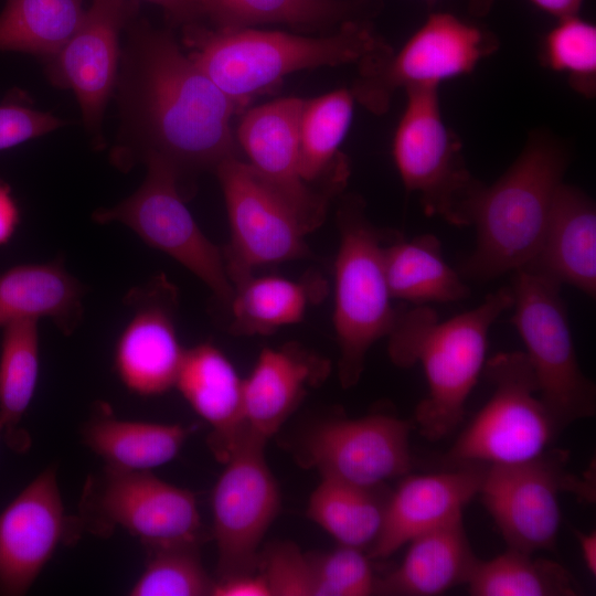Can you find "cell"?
Masks as SVG:
<instances>
[{
	"label": "cell",
	"mask_w": 596,
	"mask_h": 596,
	"mask_svg": "<svg viewBox=\"0 0 596 596\" xmlns=\"http://www.w3.org/2000/svg\"><path fill=\"white\" fill-rule=\"evenodd\" d=\"M428 3H434L437 0H425ZM468 8L471 14L476 17H485L492 9L496 0H467Z\"/></svg>",
	"instance_id": "cell-45"
},
{
	"label": "cell",
	"mask_w": 596,
	"mask_h": 596,
	"mask_svg": "<svg viewBox=\"0 0 596 596\" xmlns=\"http://www.w3.org/2000/svg\"><path fill=\"white\" fill-rule=\"evenodd\" d=\"M328 371L326 361L298 345L264 349L243 380L245 424L268 439L296 409L307 387L322 380Z\"/></svg>",
	"instance_id": "cell-22"
},
{
	"label": "cell",
	"mask_w": 596,
	"mask_h": 596,
	"mask_svg": "<svg viewBox=\"0 0 596 596\" xmlns=\"http://www.w3.org/2000/svg\"><path fill=\"white\" fill-rule=\"evenodd\" d=\"M81 525L99 535L117 526L143 545L199 544L201 519L195 497L151 471L105 467L86 485Z\"/></svg>",
	"instance_id": "cell-14"
},
{
	"label": "cell",
	"mask_w": 596,
	"mask_h": 596,
	"mask_svg": "<svg viewBox=\"0 0 596 596\" xmlns=\"http://www.w3.org/2000/svg\"><path fill=\"white\" fill-rule=\"evenodd\" d=\"M522 268L595 297L596 206L588 194L562 182L541 245Z\"/></svg>",
	"instance_id": "cell-21"
},
{
	"label": "cell",
	"mask_w": 596,
	"mask_h": 596,
	"mask_svg": "<svg viewBox=\"0 0 596 596\" xmlns=\"http://www.w3.org/2000/svg\"><path fill=\"white\" fill-rule=\"evenodd\" d=\"M499 47L498 38L483 28L446 12L432 13L395 52L361 63L351 92L355 102L381 115L397 89L437 87L471 73Z\"/></svg>",
	"instance_id": "cell-9"
},
{
	"label": "cell",
	"mask_w": 596,
	"mask_h": 596,
	"mask_svg": "<svg viewBox=\"0 0 596 596\" xmlns=\"http://www.w3.org/2000/svg\"><path fill=\"white\" fill-rule=\"evenodd\" d=\"M127 298L134 315L116 344V370L139 395L164 393L175 385L185 354L175 330V290L160 276Z\"/></svg>",
	"instance_id": "cell-19"
},
{
	"label": "cell",
	"mask_w": 596,
	"mask_h": 596,
	"mask_svg": "<svg viewBox=\"0 0 596 596\" xmlns=\"http://www.w3.org/2000/svg\"><path fill=\"white\" fill-rule=\"evenodd\" d=\"M19 222V206L8 183L0 179V245H4L11 240Z\"/></svg>",
	"instance_id": "cell-41"
},
{
	"label": "cell",
	"mask_w": 596,
	"mask_h": 596,
	"mask_svg": "<svg viewBox=\"0 0 596 596\" xmlns=\"http://www.w3.org/2000/svg\"><path fill=\"white\" fill-rule=\"evenodd\" d=\"M324 291V281L317 276L292 280L253 275L234 287L230 302L231 331L238 336H263L297 323Z\"/></svg>",
	"instance_id": "cell-30"
},
{
	"label": "cell",
	"mask_w": 596,
	"mask_h": 596,
	"mask_svg": "<svg viewBox=\"0 0 596 596\" xmlns=\"http://www.w3.org/2000/svg\"><path fill=\"white\" fill-rule=\"evenodd\" d=\"M568 153L547 130H534L521 153L476 202L473 252L458 272L462 278L488 281L524 267L535 256L563 182Z\"/></svg>",
	"instance_id": "cell-4"
},
{
	"label": "cell",
	"mask_w": 596,
	"mask_h": 596,
	"mask_svg": "<svg viewBox=\"0 0 596 596\" xmlns=\"http://www.w3.org/2000/svg\"><path fill=\"white\" fill-rule=\"evenodd\" d=\"M189 56L226 95L245 105L286 75L321 66H339L375 57L391 46L371 21L349 22L333 32L307 36L253 28L184 26Z\"/></svg>",
	"instance_id": "cell-3"
},
{
	"label": "cell",
	"mask_w": 596,
	"mask_h": 596,
	"mask_svg": "<svg viewBox=\"0 0 596 596\" xmlns=\"http://www.w3.org/2000/svg\"><path fill=\"white\" fill-rule=\"evenodd\" d=\"M483 369L492 395L449 449L447 460L456 466L514 464L541 455L562 430L540 398L525 352L498 353Z\"/></svg>",
	"instance_id": "cell-7"
},
{
	"label": "cell",
	"mask_w": 596,
	"mask_h": 596,
	"mask_svg": "<svg viewBox=\"0 0 596 596\" xmlns=\"http://www.w3.org/2000/svg\"><path fill=\"white\" fill-rule=\"evenodd\" d=\"M542 63L550 70L567 75L571 87L592 98L596 93V28L576 15L557 20L546 34Z\"/></svg>",
	"instance_id": "cell-36"
},
{
	"label": "cell",
	"mask_w": 596,
	"mask_h": 596,
	"mask_svg": "<svg viewBox=\"0 0 596 596\" xmlns=\"http://www.w3.org/2000/svg\"><path fill=\"white\" fill-rule=\"evenodd\" d=\"M258 567L265 578L270 596H313V571L310 557L298 546L281 542L270 546Z\"/></svg>",
	"instance_id": "cell-38"
},
{
	"label": "cell",
	"mask_w": 596,
	"mask_h": 596,
	"mask_svg": "<svg viewBox=\"0 0 596 596\" xmlns=\"http://www.w3.org/2000/svg\"><path fill=\"white\" fill-rule=\"evenodd\" d=\"M85 0H4L0 13V51L45 60L56 53L78 26Z\"/></svg>",
	"instance_id": "cell-32"
},
{
	"label": "cell",
	"mask_w": 596,
	"mask_h": 596,
	"mask_svg": "<svg viewBox=\"0 0 596 596\" xmlns=\"http://www.w3.org/2000/svg\"><path fill=\"white\" fill-rule=\"evenodd\" d=\"M511 285L512 323L522 338L543 404L561 430L596 413V386L582 371L560 284L520 268Z\"/></svg>",
	"instance_id": "cell-8"
},
{
	"label": "cell",
	"mask_w": 596,
	"mask_h": 596,
	"mask_svg": "<svg viewBox=\"0 0 596 596\" xmlns=\"http://www.w3.org/2000/svg\"><path fill=\"white\" fill-rule=\"evenodd\" d=\"M266 441L245 424L214 487L219 578L256 572L259 545L278 513L280 494L266 462Z\"/></svg>",
	"instance_id": "cell-13"
},
{
	"label": "cell",
	"mask_w": 596,
	"mask_h": 596,
	"mask_svg": "<svg viewBox=\"0 0 596 596\" xmlns=\"http://www.w3.org/2000/svg\"><path fill=\"white\" fill-rule=\"evenodd\" d=\"M508 547L489 561H477L467 582L473 596H577L575 577L560 563Z\"/></svg>",
	"instance_id": "cell-33"
},
{
	"label": "cell",
	"mask_w": 596,
	"mask_h": 596,
	"mask_svg": "<svg viewBox=\"0 0 596 596\" xmlns=\"http://www.w3.org/2000/svg\"><path fill=\"white\" fill-rule=\"evenodd\" d=\"M214 171L228 215L231 240L223 257L234 287L258 267L310 255L309 232L297 211L248 162L231 157Z\"/></svg>",
	"instance_id": "cell-11"
},
{
	"label": "cell",
	"mask_w": 596,
	"mask_h": 596,
	"mask_svg": "<svg viewBox=\"0 0 596 596\" xmlns=\"http://www.w3.org/2000/svg\"><path fill=\"white\" fill-rule=\"evenodd\" d=\"M406 104L393 139V157L405 189L419 195L427 215L471 226L482 181L468 169L462 145L447 126L437 87L405 89Z\"/></svg>",
	"instance_id": "cell-6"
},
{
	"label": "cell",
	"mask_w": 596,
	"mask_h": 596,
	"mask_svg": "<svg viewBox=\"0 0 596 596\" xmlns=\"http://www.w3.org/2000/svg\"><path fill=\"white\" fill-rule=\"evenodd\" d=\"M383 263L393 299L417 306L453 302L469 296L458 272L445 260L439 240L424 234L412 240L389 235L383 245Z\"/></svg>",
	"instance_id": "cell-29"
},
{
	"label": "cell",
	"mask_w": 596,
	"mask_h": 596,
	"mask_svg": "<svg viewBox=\"0 0 596 596\" xmlns=\"http://www.w3.org/2000/svg\"><path fill=\"white\" fill-rule=\"evenodd\" d=\"M83 287L55 260L14 266L0 275V327L46 318L71 334L78 326Z\"/></svg>",
	"instance_id": "cell-26"
},
{
	"label": "cell",
	"mask_w": 596,
	"mask_h": 596,
	"mask_svg": "<svg viewBox=\"0 0 596 596\" xmlns=\"http://www.w3.org/2000/svg\"><path fill=\"white\" fill-rule=\"evenodd\" d=\"M79 530V520L65 514L56 468H46L0 513V594H25L58 544Z\"/></svg>",
	"instance_id": "cell-17"
},
{
	"label": "cell",
	"mask_w": 596,
	"mask_h": 596,
	"mask_svg": "<svg viewBox=\"0 0 596 596\" xmlns=\"http://www.w3.org/2000/svg\"><path fill=\"white\" fill-rule=\"evenodd\" d=\"M215 29L280 23L302 31L333 32L349 22L371 21L380 0H194Z\"/></svg>",
	"instance_id": "cell-25"
},
{
	"label": "cell",
	"mask_w": 596,
	"mask_h": 596,
	"mask_svg": "<svg viewBox=\"0 0 596 596\" xmlns=\"http://www.w3.org/2000/svg\"><path fill=\"white\" fill-rule=\"evenodd\" d=\"M147 167L143 182L118 204L94 212L96 222H118L145 243L188 268L224 304L231 302V283L223 252L200 230L184 204L177 170L156 153L142 157Z\"/></svg>",
	"instance_id": "cell-10"
},
{
	"label": "cell",
	"mask_w": 596,
	"mask_h": 596,
	"mask_svg": "<svg viewBox=\"0 0 596 596\" xmlns=\"http://www.w3.org/2000/svg\"><path fill=\"white\" fill-rule=\"evenodd\" d=\"M354 96L340 88L305 99L299 121L300 174L332 198L342 191L349 164L339 147L351 125Z\"/></svg>",
	"instance_id": "cell-27"
},
{
	"label": "cell",
	"mask_w": 596,
	"mask_h": 596,
	"mask_svg": "<svg viewBox=\"0 0 596 596\" xmlns=\"http://www.w3.org/2000/svg\"><path fill=\"white\" fill-rule=\"evenodd\" d=\"M125 31L116 85L123 131L137 155L160 156L180 179L238 157L232 120L245 105L216 86L169 31L137 17Z\"/></svg>",
	"instance_id": "cell-1"
},
{
	"label": "cell",
	"mask_w": 596,
	"mask_h": 596,
	"mask_svg": "<svg viewBox=\"0 0 596 596\" xmlns=\"http://www.w3.org/2000/svg\"><path fill=\"white\" fill-rule=\"evenodd\" d=\"M583 560L587 570L592 575L596 574V531L593 530L589 533H583L575 531Z\"/></svg>",
	"instance_id": "cell-44"
},
{
	"label": "cell",
	"mask_w": 596,
	"mask_h": 596,
	"mask_svg": "<svg viewBox=\"0 0 596 596\" xmlns=\"http://www.w3.org/2000/svg\"><path fill=\"white\" fill-rule=\"evenodd\" d=\"M411 428L408 421L386 414L333 419L310 432L301 459L321 477L382 487L411 469Z\"/></svg>",
	"instance_id": "cell-16"
},
{
	"label": "cell",
	"mask_w": 596,
	"mask_h": 596,
	"mask_svg": "<svg viewBox=\"0 0 596 596\" xmlns=\"http://www.w3.org/2000/svg\"><path fill=\"white\" fill-rule=\"evenodd\" d=\"M488 465L465 464L437 473L409 476L389 496L369 557L385 558L415 536L462 515L480 492Z\"/></svg>",
	"instance_id": "cell-20"
},
{
	"label": "cell",
	"mask_w": 596,
	"mask_h": 596,
	"mask_svg": "<svg viewBox=\"0 0 596 596\" xmlns=\"http://www.w3.org/2000/svg\"><path fill=\"white\" fill-rule=\"evenodd\" d=\"M67 123L13 95L0 104V150L44 136Z\"/></svg>",
	"instance_id": "cell-39"
},
{
	"label": "cell",
	"mask_w": 596,
	"mask_h": 596,
	"mask_svg": "<svg viewBox=\"0 0 596 596\" xmlns=\"http://www.w3.org/2000/svg\"><path fill=\"white\" fill-rule=\"evenodd\" d=\"M191 433V427L181 424L119 419L102 405L85 424L83 438L106 467L151 471L171 461Z\"/></svg>",
	"instance_id": "cell-28"
},
{
	"label": "cell",
	"mask_w": 596,
	"mask_h": 596,
	"mask_svg": "<svg viewBox=\"0 0 596 596\" xmlns=\"http://www.w3.org/2000/svg\"><path fill=\"white\" fill-rule=\"evenodd\" d=\"M380 491L381 487L365 488L322 477L309 498L307 514L340 545L371 547L380 533L389 499Z\"/></svg>",
	"instance_id": "cell-31"
},
{
	"label": "cell",
	"mask_w": 596,
	"mask_h": 596,
	"mask_svg": "<svg viewBox=\"0 0 596 596\" xmlns=\"http://www.w3.org/2000/svg\"><path fill=\"white\" fill-rule=\"evenodd\" d=\"M139 1V0H137ZM155 3L163 9L168 19L173 24H183L199 22L201 14L194 0H145Z\"/></svg>",
	"instance_id": "cell-42"
},
{
	"label": "cell",
	"mask_w": 596,
	"mask_h": 596,
	"mask_svg": "<svg viewBox=\"0 0 596 596\" xmlns=\"http://www.w3.org/2000/svg\"><path fill=\"white\" fill-rule=\"evenodd\" d=\"M402 564L377 579L376 594L434 596L467 584L478 561L462 515L415 536Z\"/></svg>",
	"instance_id": "cell-24"
},
{
	"label": "cell",
	"mask_w": 596,
	"mask_h": 596,
	"mask_svg": "<svg viewBox=\"0 0 596 596\" xmlns=\"http://www.w3.org/2000/svg\"><path fill=\"white\" fill-rule=\"evenodd\" d=\"M512 305V290L504 287L445 321L426 305L398 310L387 336L389 355L400 368L417 362L424 368L428 392L415 408V422L426 439L437 441L464 421L466 401L486 363L489 330Z\"/></svg>",
	"instance_id": "cell-2"
},
{
	"label": "cell",
	"mask_w": 596,
	"mask_h": 596,
	"mask_svg": "<svg viewBox=\"0 0 596 596\" xmlns=\"http://www.w3.org/2000/svg\"><path fill=\"white\" fill-rule=\"evenodd\" d=\"M567 455L546 449L530 460L488 465L480 489L508 547L525 553L553 551L561 523L558 494L594 500L590 482L566 470Z\"/></svg>",
	"instance_id": "cell-12"
},
{
	"label": "cell",
	"mask_w": 596,
	"mask_h": 596,
	"mask_svg": "<svg viewBox=\"0 0 596 596\" xmlns=\"http://www.w3.org/2000/svg\"><path fill=\"white\" fill-rule=\"evenodd\" d=\"M534 6L555 17L557 20L579 12L583 0H529Z\"/></svg>",
	"instance_id": "cell-43"
},
{
	"label": "cell",
	"mask_w": 596,
	"mask_h": 596,
	"mask_svg": "<svg viewBox=\"0 0 596 596\" xmlns=\"http://www.w3.org/2000/svg\"><path fill=\"white\" fill-rule=\"evenodd\" d=\"M305 99L284 97L245 113L236 141L248 163L297 211L308 232L324 220L331 195L300 174L299 121Z\"/></svg>",
	"instance_id": "cell-18"
},
{
	"label": "cell",
	"mask_w": 596,
	"mask_h": 596,
	"mask_svg": "<svg viewBox=\"0 0 596 596\" xmlns=\"http://www.w3.org/2000/svg\"><path fill=\"white\" fill-rule=\"evenodd\" d=\"M147 562L130 596L211 595L214 581L205 572L195 543L143 545Z\"/></svg>",
	"instance_id": "cell-35"
},
{
	"label": "cell",
	"mask_w": 596,
	"mask_h": 596,
	"mask_svg": "<svg viewBox=\"0 0 596 596\" xmlns=\"http://www.w3.org/2000/svg\"><path fill=\"white\" fill-rule=\"evenodd\" d=\"M338 225L333 326L340 349L339 380L348 389L359 382L369 349L389 336L398 310L392 306L383 263L389 235L369 221L361 196L343 198Z\"/></svg>",
	"instance_id": "cell-5"
},
{
	"label": "cell",
	"mask_w": 596,
	"mask_h": 596,
	"mask_svg": "<svg viewBox=\"0 0 596 596\" xmlns=\"http://www.w3.org/2000/svg\"><path fill=\"white\" fill-rule=\"evenodd\" d=\"M313 596H368L376 594L377 579L362 550L345 545L310 557Z\"/></svg>",
	"instance_id": "cell-37"
},
{
	"label": "cell",
	"mask_w": 596,
	"mask_h": 596,
	"mask_svg": "<svg viewBox=\"0 0 596 596\" xmlns=\"http://www.w3.org/2000/svg\"><path fill=\"white\" fill-rule=\"evenodd\" d=\"M137 13V0H92L66 43L43 60L51 84L75 94L83 121L96 139L117 84L119 36Z\"/></svg>",
	"instance_id": "cell-15"
},
{
	"label": "cell",
	"mask_w": 596,
	"mask_h": 596,
	"mask_svg": "<svg viewBox=\"0 0 596 596\" xmlns=\"http://www.w3.org/2000/svg\"><path fill=\"white\" fill-rule=\"evenodd\" d=\"M0 349V418L12 448L28 441L18 425L29 407L39 376L38 321L19 319L2 327Z\"/></svg>",
	"instance_id": "cell-34"
},
{
	"label": "cell",
	"mask_w": 596,
	"mask_h": 596,
	"mask_svg": "<svg viewBox=\"0 0 596 596\" xmlns=\"http://www.w3.org/2000/svg\"><path fill=\"white\" fill-rule=\"evenodd\" d=\"M3 429H4V424L2 419L0 418V435L3 433Z\"/></svg>",
	"instance_id": "cell-46"
},
{
	"label": "cell",
	"mask_w": 596,
	"mask_h": 596,
	"mask_svg": "<svg viewBox=\"0 0 596 596\" xmlns=\"http://www.w3.org/2000/svg\"><path fill=\"white\" fill-rule=\"evenodd\" d=\"M174 386L212 427L209 446L224 462L245 425L243 380L222 351L201 343L185 350Z\"/></svg>",
	"instance_id": "cell-23"
},
{
	"label": "cell",
	"mask_w": 596,
	"mask_h": 596,
	"mask_svg": "<svg viewBox=\"0 0 596 596\" xmlns=\"http://www.w3.org/2000/svg\"><path fill=\"white\" fill-rule=\"evenodd\" d=\"M211 596H270V592L263 575L252 573L217 578Z\"/></svg>",
	"instance_id": "cell-40"
}]
</instances>
